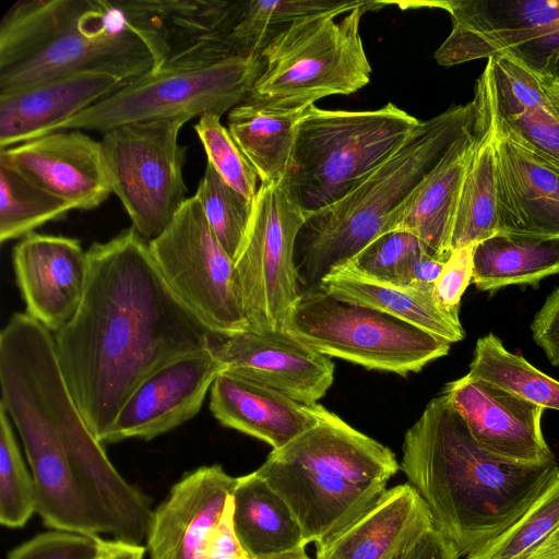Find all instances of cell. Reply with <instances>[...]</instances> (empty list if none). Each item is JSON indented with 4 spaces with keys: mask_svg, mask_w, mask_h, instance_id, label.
<instances>
[{
    "mask_svg": "<svg viewBox=\"0 0 559 559\" xmlns=\"http://www.w3.org/2000/svg\"><path fill=\"white\" fill-rule=\"evenodd\" d=\"M80 307L55 335L57 357L86 426L104 442L123 403L151 373L223 338L173 293L133 227L86 251Z\"/></svg>",
    "mask_w": 559,
    "mask_h": 559,
    "instance_id": "obj_1",
    "label": "cell"
},
{
    "mask_svg": "<svg viewBox=\"0 0 559 559\" xmlns=\"http://www.w3.org/2000/svg\"><path fill=\"white\" fill-rule=\"evenodd\" d=\"M0 405L17 429L45 526L146 542L153 510L91 432L66 383L52 332L27 313L0 333Z\"/></svg>",
    "mask_w": 559,
    "mask_h": 559,
    "instance_id": "obj_2",
    "label": "cell"
},
{
    "mask_svg": "<svg viewBox=\"0 0 559 559\" xmlns=\"http://www.w3.org/2000/svg\"><path fill=\"white\" fill-rule=\"evenodd\" d=\"M400 465L460 556L504 532L559 471L556 462L520 463L487 452L442 394L405 432Z\"/></svg>",
    "mask_w": 559,
    "mask_h": 559,
    "instance_id": "obj_3",
    "label": "cell"
},
{
    "mask_svg": "<svg viewBox=\"0 0 559 559\" xmlns=\"http://www.w3.org/2000/svg\"><path fill=\"white\" fill-rule=\"evenodd\" d=\"M167 58L127 0L19 1L0 26V95L83 71L133 81Z\"/></svg>",
    "mask_w": 559,
    "mask_h": 559,
    "instance_id": "obj_4",
    "label": "cell"
},
{
    "mask_svg": "<svg viewBox=\"0 0 559 559\" xmlns=\"http://www.w3.org/2000/svg\"><path fill=\"white\" fill-rule=\"evenodd\" d=\"M318 423L255 469L322 545L370 509L401 469L391 449L316 404Z\"/></svg>",
    "mask_w": 559,
    "mask_h": 559,
    "instance_id": "obj_5",
    "label": "cell"
},
{
    "mask_svg": "<svg viewBox=\"0 0 559 559\" xmlns=\"http://www.w3.org/2000/svg\"><path fill=\"white\" fill-rule=\"evenodd\" d=\"M475 120L473 100L421 121L404 144L335 203L306 216L296 241L302 290L352 261L384 234L392 214Z\"/></svg>",
    "mask_w": 559,
    "mask_h": 559,
    "instance_id": "obj_6",
    "label": "cell"
},
{
    "mask_svg": "<svg viewBox=\"0 0 559 559\" xmlns=\"http://www.w3.org/2000/svg\"><path fill=\"white\" fill-rule=\"evenodd\" d=\"M420 122L393 103L359 111L306 108L296 127L288 175L306 216L354 190Z\"/></svg>",
    "mask_w": 559,
    "mask_h": 559,
    "instance_id": "obj_7",
    "label": "cell"
},
{
    "mask_svg": "<svg viewBox=\"0 0 559 559\" xmlns=\"http://www.w3.org/2000/svg\"><path fill=\"white\" fill-rule=\"evenodd\" d=\"M383 5L385 1H369L338 22L321 15L289 25L261 51L263 69L245 102L271 110H302L318 99L366 86L372 69L360 21L365 12Z\"/></svg>",
    "mask_w": 559,
    "mask_h": 559,
    "instance_id": "obj_8",
    "label": "cell"
},
{
    "mask_svg": "<svg viewBox=\"0 0 559 559\" xmlns=\"http://www.w3.org/2000/svg\"><path fill=\"white\" fill-rule=\"evenodd\" d=\"M284 330L332 358L406 377L448 355L451 343L377 309L336 299L320 287L302 290Z\"/></svg>",
    "mask_w": 559,
    "mask_h": 559,
    "instance_id": "obj_9",
    "label": "cell"
},
{
    "mask_svg": "<svg viewBox=\"0 0 559 559\" xmlns=\"http://www.w3.org/2000/svg\"><path fill=\"white\" fill-rule=\"evenodd\" d=\"M262 69L260 56L233 57L203 66L160 68L134 79L47 133L61 130L105 133L134 122L173 118L189 121L205 115L222 117L246 100Z\"/></svg>",
    "mask_w": 559,
    "mask_h": 559,
    "instance_id": "obj_10",
    "label": "cell"
},
{
    "mask_svg": "<svg viewBox=\"0 0 559 559\" xmlns=\"http://www.w3.org/2000/svg\"><path fill=\"white\" fill-rule=\"evenodd\" d=\"M306 222L288 177L261 182L235 278L249 330L283 332L302 288L296 265V241Z\"/></svg>",
    "mask_w": 559,
    "mask_h": 559,
    "instance_id": "obj_11",
    "label": "cell"
},
{
    "mask_svg": "<svg viewBox=\"0 0 559 559\" xmlns=\"http://www.w3.org/2000/svg\"><path fill=\"white\" fill-rule=\"evenodd\" d=\"M148 246L169 288L210 331L229 337L249 330L234 261L211 229L195 195L183 201Z\"/></svg>",
    "mask_w": 559,
    "mask_h": 559,
    "instance_id": "obj_12",
    "label": "cell"
},
{
    "mask_svg": "<svg viewBox=\"0 0 559 559\" xmlns=\"http://www.w3.org/2000/svg\"><path fill=\"white\" fill-rule=\"evenodd\" d=\"M186 122L173 118L128 123L105 132L100 141L111 191L148 242L187 199L186 147L178 142Z\"/></svg>",
    "mask_w": 559,
    "mask_h": 559,
    "instance_id": "obj_13",
    "label": "cell"
},
{
    "mask_svg": "<svg viewBox=\"0 0 559 559\" xmlns=\"http://www.w3.org/2000/svg\"><path fill=\"white\" fill-rule=\"evenodd\" d=\"M400 5L440 8L450 14L451 33L435 52L443 67L520 52L535 43H559V0H450Z\"/></svg>",
    "mask_w": 559,
    "mask_h": 559,
    "instance_id": "obj_14",
    "label": "cell"
},
{
    "mask_svg": "<svg viewBox=\"0 0 559 559\" xmlns=\"http://www.w3.org/2000/svg\"><path fill=\"white\" fill-rule=\"evenodd\" d=\"M474 100L498 132L559 169V99L543 88L535 67L513 52L489 58Z\"/></svg>",
    "mask_w": 559,
    "mask_h": 559,
    "instance_id": "obj_15",
    "label": "cell"
},
{
    "mask_svg": "<svg viewBox=\"0 0 559 559\" xmlns=\"http://www.w3.org/2000/svg\"><path fill=\"white\" fill-rule=\"evenodd\" d=\"M214 347L180 356L145 378L123 403L103 443L151 440L193 418L225 370Z\"/></svg>",
    "mask_w": 559,
    "mask_h": 559,
    "instance_id": "obj_16",
    "label": "cell"
},
{
    "mask_svg": "<svg viewBox=\"0 0 559 559\" xmlns=\"http://www.w3.org/2000/svg\"><path fill=\"white\" fill-rule=\"evenodd\" d=\"M487 452L520 463L556 462L543 430V407L467 374L441 392Z\"/></svg>",
    "mask_w": 559,
    "mask_h": 559,
    "instance_id": "obj_17",
    "label": "cell"
},
{
    "mask_svg": "<svg viewBox=\"0 0 559 559\" xmlns=\"http://www.w3.org/2000/svg\"><path fill=\"white\" fill-rule=\"evenodd\" d=\"M0 158L73 210L100 205L111 191L102 143L80 130H61L1 148Z\"/></svg>",
    "mask_w": 559,
    "mask_h": 559,
    "instance_id": "obj_18",
    "label": "cell"
},
{
    "mask_svg": "<svg viewBox=\"0 0 559 559\" xmlns=\"http://www.w3.org/2000/svg\"><path fill=\"white\" fill-rule=\"evenodd\" d=\"M13 270L26 313L57 333L76 313L88 273V259L79 240L29 234L12 252Z\"/></svg>",
    "mask_w": 559,
    "mask_h": 559,
    "instance_id": "obj_19",
    "label": "cell"
},
{
    "mask_svg": "<svg viewBox=\"0 0 559 559\" xmlns=\"http://www.w3.org/2000/svg\"><path fill=\"white\" fill-rule=\"evenodd\" d=\"M214 348L225 369L306 405L318 403L334 381L335 366L331 358L285 331L247 330L219 338Z\"/></svg>",
    "mask_w": 559,
    "mask_h": 559,
    "instance_id": "obj_20",
    "label": "cell"
},
{
    "mask_svg": "<svg viewBox=\"0 0 559 559\" xmlns=\"http://www.w3.org/2000/svg\"><path fill=\"white\" fill-rule=\"evenodd\" d=\"M237 481L218 464L186 474L153 512L145 547L150 559H204Z\"/></svg>",
    "mask_w": 559,
    "mask_h": 559,
    "instance_id": "obj_21",
    "label": "cell"
},
{
    "mask_svg": "<svg viewBox=\"0 0 559 559\" xmlns=\"http://www.w3.org/2000/svg\"><path fill=\"white\" fill-rule=\"evenodd\" d=\"M493 131L499 233L559 237V169Z\"/></svg>",
    "mask_w": 559,
    "mask_h": 559,
    "instance_id": "obj_22",
    "label": "cell"
},
{
    "mask_svg": "<svg viewBox=\"0 0 559 559\" xmlns=\"http://www.w3.org/2000/svg\"><path fill=\"white\" fill-rule=\"evenodd\" d=\"M130 82L110 72L83 71L0 95V148L46 134Z\"/></svg>",
    "mask_w": 559,
    "mask_h": 559,
    "instance_id": "obj_23",
    "label": "cell"
},
{
    "mask_svg": "<svg viewBox=\"0 0 559 559\" xmlns=\"http://www.w3.org/2000/svg\"><path fill=\"white\" fill-rule=\"evenodd\" d=\"M316 404L299 403L228 369L217 376L210 390V409L223 426L257 438L273 450L318 423Z\"/></svg>",
    "mask_w": 559,
    "mask_h": 559,
    "instance_id": "obj_24",
    "label": "cell"
},
{
    "mask_svg": "<svg viewBox=\"0 0 559 559\" xmlns=\"http://www.w3.org/2000/svg\"><path fill=\"white\" fill-rule=\"evenodd\" d=\"M473 126L449 145L435 167L392 214L384 234L408 231L423 241L433 258L444 262L449 259L453 218L475 147Z\"/></svg>",
    "mask_w": 559,
    "mask_h": 559,
    "instance_id": "obj_25",
    "label": "cell"
},
{
    "mask_svg": "<svg viewBox=\"0 0 559 559\" xmlns=\"http://www.w3.org/2000/svg\"><path fill=\"white\" fill-rule=\"evenodd\" d=\"M409 484L394 486L362 515L322 545L316 559H390L416 533L433 525Z\"/></svg>",
    "mask_w": 559,
    "mask_h": 559,
    "instance_id": "obj_26",
    "label": "cell"
},
{
    "mask_svg": "<svg viewBox=\"0 0 559 559\" xmlns=\"http://www.w3.org/2000/svg\"><path fill=\"white\" fill-rule=\"evenodd\" d=\"M318 287L338 300L377 309L451 344L464 338L460 320L438 306L433 292L376 282L348 264L331 271Z\"/></svg>",
    "mask_w": 559,
    "mask_h": 559,
    "instance_id": "obj_27",
    "label": "cell"
},
{
    "mask_svg": "<svg viewBox=\"0 0 559 559\" xmlns=\"http://www.w3.org/2000/svg\"><path fill=\"white\" fill-rule=\"evenodd\" d=\"M233 501L235 532L253 559H274L309 544L288 504L255 471L238 477Z\"/></svg>",
    "mask_w": 559,
    "mask_h": 559,
    "instance_id": "obj_28",
    "label": "cell"
},
{
    "mask_svg": "<svg viewBox=\"0 0 559 559\" xmlns=\"http://www.w3.org/2000/svg\"><path fill=\"white\" fill-rule=\"evenodd\" d=\"M475 106V147L468 164L451 230L450 250L477 245L498 234L493 127L481 106Z\"/></svg>",
    "mask_w": 559,
    "mask_h": 559,
    "instance_id": "obj_29",
    "label": "cell"
},
{
    "mask_svg": "<svg viewBox=\"0 0 559 559\" xmlns=\"http://www.w3.org/2000/svg\"><path fill=\"white\" fill-rule=\"evenodd\" d=\"M559 273V237L498 233L477 243L473 284L480 290L534 285Z\"/></svg>",
    "mask_w": 559,
    "mask_h": 559,
    "instance_id": "obj_30",
    "label": "cell"
},
{
    "mask_svg": "<svg viewBox=\"0 0 559 559\" xmlns=\"http://www.w3.org/2000/svg\"><path fill=\"white\" fill-rule=\"evenodd\" d=\"M302 110H271L247 102L228 115V131L261 182L288 177L295 147L296 127Z\"/></svg>",
    "mask_w": 559,
    "mask_h": 559,
    "instance_id": "obj_31",
    "label": "cell"
},
{
    "mask_svg": "<svg viewBox=\"0 0 559 559\" xmlns=\"http://www.w3.org/2000/svg\"><path fill=\"white\" fill-rule=\"evenodd\" d=\"M364 0L241 1L226 45L231 57L260 56L269 41L293 23L321 15L338 16L367 4Z\"/></svg>",
    "mask_w": 559,
    "mask_h": 559,
    "instance_id": "obj_32",
    "label": "cell"
},
{
    "mask_svg": "<svg viewBox=\"0 0 559 559\" xmlns=\"http://www.w3.org/2000/svg\"><path fill=\"white\" fill-rule=\"evenodd\" d=\"M467 376L496 384L543 408L559 411V381L523 356L509 352L492 333L477 340Z\"/></svg>",
    "mask_w": 559,
    "mask_h": 559,
    "instance_id": "obj_33",
    "label": "cell"
},
{
    "mask_svg": "<svg viewBox=\"0 0 559 559\" xmlns=\"http://www.w3.org/2000/svg\"><path fill=\"white\" fill-rule=\"evenodd\" d=\"M72 206L32 183L0 158V241L25 237Z\"/></svg>",
    "mask_w": 559,
    "mask_h": 559,
    "instance_id": "obj_34",
    "label": "cell"
},
{
    "mask_svg": "<svg viewBox=\"0 0 559 559\" xmlns=\"http://www.w3.org/2000/svg\"><path fill=\"white\" fill-rule=\"evenodd\" d=\"M559 528V471L512 525L465 559H524Z\"/></svg>",
    "mask_w": 559,
    "mask_h": 559,
    "instance_id": "obj_35",
    "label": "cell"
},
{
    "mask_svg": "<svg viewBox=\"0 0 559 559\" xmlns=\"http://www.w3.org/2000/svg\"><path fill=\"white\" fill-rule=\"evenodd\" d=\"M194 195L214 235L235 262L247 235L253 202L228 186L210 163Z\"/></svg>",
    "mask_w": 559,
    "mask_h": 559,
    "instance_id": "obj_36",
    "label": "cell"
},
{
    "mask_svg": "<svg viewBox=\"0 0 559 559\" xmlns=\"http://www.w3.org/2000/svg\"><path fill=\"white\" fill-rule=\"evenodd\" d=\"M11 423L0 405V523L20 528L36 512L37 499L33 475L26 467Z\"/></svg>",
    "mask_w": 559,
    "mask_h": 559,
    "instance_id": "obj_37",
    "label": "cell"
},
{
    "mask_svg": "<svg viewBox=\"0 0 559 559\" xmlns=\"http://www.w3.org/2000/svg\"><path fill=\"white\" fill-rule=\"evenodd\" d=\"M194 130L204 147L207 163L228 186L253 202L259 177L228 129L221 123V117L205 115L199 118Z\"/></svg>",
    "mask_w": 559,
    "mask_h": 559,
    "instance_id": "obj_38",
    "label": "cell"
},
{
    "mask_svg": "<svg viewBox=\"0 0 559 559\" xmlns=\"http://www.w3.org/2000/svg\"><path fill=\"white\" fill-rule=\"evenodd\" d=\"M423 251L430 254L418 237L393 230L376 238L346 264L369 280L399 286L406 265Z\"/></svg>",
    "mask_w": 559,
    "mask_h": 559,
    "instance_id": "obj_39",
    "label": "cell"
},
{
    "mask_svg": "<svg viewBox=\"0 0 559 559\" xmlns=\"http://www.w3.org/2000/svg\"><path fill=\"white\" fill-rule=\"evenodd\" d=\"M108 545L99 536L53 531L23 543L7 559H100Z\"/></svg>",
    "mask_w": 559,
    "mask_h": 559,
    "instance_id": "obj_40",
    "label": "cell"
},
{
    "mask_svg": "<svg viewBox=\"0 0 559 559\" xmlns=\"http://www.w3.org/2000/svg\"><path fill=\"white\" fill-rule=\"evenodd\" d=\"M476 245L453 250L444 262L435 284L433 296L438 306L450 317L459 319L461 298L473 278V255Z\"/></svg>",
    "mask_w": 559,
    "mask_h": 559,
    "instance_id": "obj_41",
    "label": "cell"
},
{
    "mask_svg": "<svg viewBox=\"0 0 559 559\" xmlns=\"http://www.w3.org/2000/svg\"><path fill=\"white\" fill-rule=\"evenodd\" d=\"M535 343L554 366H559V286L546 298L531 324Z\"/></svg>",
    "mask_w": 559,
    "mask_h": 559,
    "instance_id": "obj_42",
    "label": "cell"
},
{
    "mask_svg": "<svg viewBox=\"0 0 559 559\" xmlns=\"http://www.w3.org/2000/svg\"><path fill=\"white\" fill-rule=\"evenodd\" d=\"M233 513L234 501L231 496L209 539L204 559H253L243 548L235 532Z\"/></svg>",
    "mask_w": 559,
    "mask_h": 559,
    "instance_id": "obj_43",
    "label": "cell"
},
{
    "mask_svg": "<svg viewBox=\"0 0 559 559\" xmlns=\"http://www.w3.org/2000/svg\"><path fill=\"white\" fill-rule=\"evenodd\" d=\"M443 265L444 261L433 258L427 251H423L406 265L399 286L433 292Z\"/></svg>",
    "mask_w": 559,
    "mask_h": 559,
    "instance_id": "obj_44",
    "label": "cell"
},
{
    "mask_svg": "<svg viewBox=\"0 0 559 559\" xmlns=\"http://www.w3.org/2000/svg\"><path fill=\"white\" fill-rule=\"evenodd\" d=\"M453 543L435 524L412 543L405 559H459Z\"/></svg>",
    "mask_w": 559,
    "mask_h": 559,
    "instance_id": "obj_45",
    "label": "cell"
},
{
    "mask_svg": "<svg viewBox=\"0 0 559 559\" xmlns=\"http://www.w3.org/2000/svg\"><path fill=\"white\" fill-rule=\"evenodd\" d=\"M145 546L120 540H109L108 548L100 559H143Z\"/></svg>",
    "mask_w": 559,
    "mask_h": 559,
    "instance_id": "obj_46",
    "label": "cell"
},
{
    "mask_svg": "<svg viewBox=\"0 0 559 559\" xmlns=\"http://www.w3.org/2000/svg\"><path fill=\"white\" fill-rule=\"evenodd\" d=\"M524 559H559V528Z\"/></svg>",
    "mask_w": 559,
    "mask_h": 559,
    "instance_id": "obj_47",
    "label": "cell"
},
{
    "mask_svg": "<svg viewBox=\"0 0 559 559\" xmlns=\"http://www.w3.org/2000/svg\"><path fill=\"white\" fill-rule=\"evenodd\" d=\"M536 70L543 88L559 99V76L546 69L536 68Z\"/></svg>",
    "mask_w": 559,
    "mask_h": 559,
    "instance_id": "obj_48",
    "label": "cell"
},
{
    "mask_svg": "<svg viewBox=\"0 0 559 559\" xmlns=\"http://www.w3.org/2000/svg\"><path fill=\"white\" fill-rule=\"evenodd\" d=\"M274 559H311V558L306 554V550L302 549V550L290 552V554H287V555H284V556H281V557L274 558Z\"/></svg>",
    "mask_w": 559,
    "mask_h": 559,
    "instance_id": "obj_49",
    "label": "cell"
},
{
    "mask_svg": "<svg viewBox=\"0 0 559 559\" xmlns=\"http://www.w3.org/2000/svg\"><path fill=\"white\" fill-rule=\"evenodd\" d=\"M408 548L409 544H404L390 559H405Z\"/></svg>",
    "mask_w": 559,
    "mask_h": 559,
    "instance_id": "obj_50",
    "label": "cell"
}]
</instances>
